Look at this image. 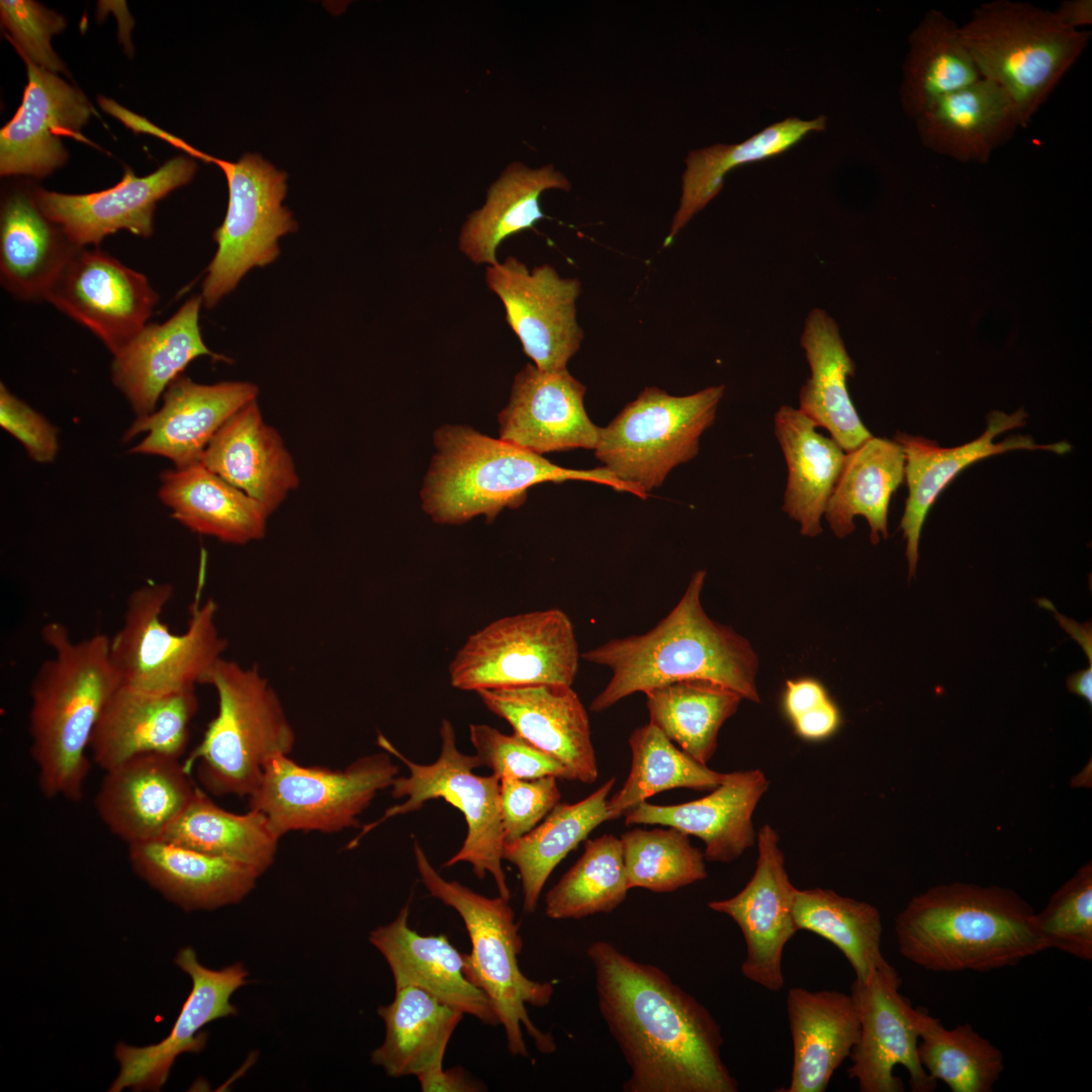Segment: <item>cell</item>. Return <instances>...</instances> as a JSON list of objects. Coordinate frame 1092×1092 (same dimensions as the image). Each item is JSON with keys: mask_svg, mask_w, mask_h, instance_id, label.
<instances>
[{"mask_svg": "<svg viewBox=\"0 0 1092 1092\" xmlns=\"http://www.w3.org/2000/svg\"><path fill=\"white\" fill-rule=\"evenodd\" d=\"M0 426L37 463L53 462L59 452V430L41 414L0 384Z\"/></svg>", "mask_w": 1092, "mask_h": 1092, "instance_id": "56", "label": "cell"}, {"mask_svg": "<svg viewBox=\"0 0 1092 1092\" xmlns=\"http://www.w3.org/2000/svg\"><path fill=\"white\" fill-rule=\"evenodd\" d=\"M798 408L782 405L775 415V435L788 469L783 511L799 523L804 536L822 532L821 518L839 476L845 452L816 431Z\"/></svg>", "mask_w": 1092, "mask_h": 1092, "instance_id": "40", "label": "cell"}, {"mask_svg": "<svg viewBox=\"0 0 1092 1092\" xmlns=\"http://www.w3.org/2000/svg\"><path fill=\"white\" fill-rule=\"evenodd\" d=\"M826 117L811 120L788 117L776 122L748 140L734 145L716 144L691 151L681 176V195L672 217L664 247L672 244L676 235L699 211L721 191L724 178L734 168L780 155L811 132L826 127Z\"/></svg>", "mask_w": 1092, "mask_h": 1092, "instance_id": "42", "label": "cell"}, {"mask_svg": "<svg viewBox=\"0 0 1092 1092\" xmlns=\"http://www.w3.org/2000/svg\"><path fill=\"white\" fill-rule=\"evenodd\" d=\"M580 654L567 614L557 608L499 618L472 633L449 664L462 691L572 686Z\"/></svg>", "mask_w": 1092, "mask_h": 1092, "instance_id": "12", "label": "cell"}, {"mask_svg": "<svg viewBox=\"0 0 1092 1092\" xmlns=\"http://www.w3.org/2000/svg\"><path fill=\"white\" fill-rule=\"evenodd\" d=\"M469 737L481 766L490 768L499 780L552 776L574 781L559 760L515 734H504L486 724H470Z\"/></svg>", "mask_w": 1092, "mask_h": 1092, "instance_id": "53", "label": "cell"}, {"mask_svg": "<svg viewBox=\"0 0 1092 1092\" xmlns=\"http://www.w3.org/2000/svg\"><path fill=\"white\" fill-rule=\"evenodd\" d=\"M1025 420L1026 414L1022 410L1011 415L992 412L987 418V428L979 438L951 448L939 447L921 436L896 434L895 441L901 445L905 455L908 487L900 527L906 539L909 578L916 572L919 540L928 512L939 493L961 471L984 458L1007 451L1044 450L1065 454L1071 450L1069 443L1037 444L1027 435H1012L994 442L997 435L1022 427Z\"/></svg>", "mask_w": 1092, "mask_h": 1092, "instance_id": "22", "label": "cell"}, {"mask_svg": "<svg viewBox=\"0 0 1092 1092\" xmlns=\"http://www.w3.org/2000/svg\"><path fill=\"white\" fill-rule=\"evenodd\" d=\"M570 188L568 179L552 165L531 169L519 162L511 164L487 190L484 204L461 226L459 251L475 265H496L499 245L545 216L539 203L541 194Z\"/></svg>", "mask_w": 1092, "mask_h": 1092, "instance_id": "39", "label": "cell"}, {"mask_svg": "<svg viewBox=\"0 0 1092 1092\" xmlns=\"http://www.w3.org/2000/svg\"><path fill=\"white\" fill-rule=\"evenodd\" d=\"M0 14L12 44L23 59L55 74L65 72L51 44L52 36L66 25L60 14L30 0H1Z\"/></svg>", "mask_w": 1092, "mask_h": 1092, "instance_id": "54", "label": "cell"}, {"mask_svg": "<svg viewBox=\"0 0 1092 1092\" xmlns=\"http://www.w3.org/2000/svg\"><path fill=\"white\" fill-rule=\"evenodd\" d=\"M901 978L893 968L874 972L864 980L854 979L850 994L856 1002L860 1033L853 1046L847 1076L860 1092H903L901 1078L894 1074L903 1066L913 1092H932L936 1082L920 1064L919 1012L899 989Z\"/></svg>", "mask_w": 1092, "mask_h": 1092, "instance_id": "17", "label": "cell"}, {"mask_svg": "<svg viewBox=\"0 0 1092 1092\" xmlns=\"http://www.w3.org/2000/svg\"><path fill=\"white\" fill-rule=\"evenodd\" d=\"M408 914L407 903L393 921L369 934L370 943L390 968L395 989L420 988L482 1023L499 1024L486 994L468 979L464 953L445 934L422 935L412 929Z\"/></svg>", "mask_w": 1092, "mask_h": 1092, "instance_id": "30", "label": "cell"}, {"mask_svg": "<svg viewBox=\"0 0 1092 1092\" xmlns=\"http://www.w3.org/2000/svg\"><path fill=\"white\" fill-rule=\"evenodd\" d=\"M201 295L187 299L167 321L148 323L115 353L110 365L114 386L123 394L133 413L145 417L157 410L167 387L194 359L209 356L231 360L208 349L199 327Z\"/></svg>", "mask_w": 1092, "mask_h": 1092, "instance_id": "29", "label": "cell"}, {"mask_svg": "<svg viewBox=\"0 0 1092 1092\" xmlns=\"http://www.w3.org/2000/svg\"><path fill=\"white\" fill-rule=\"evenodd\" d=\"M1057 618H1058L1060 624L1063 626V628H1065L1067 630V632L1070 633L1071 636L1076 641H1078V643L1081 645V647L1083 648V650L1087 654V656L1089 658V661L1092 662V660H1091V655H1092V652H1091V649H1092L1091 648L1092 647L1091 641L1092 640L1091 639H1092V637H1091L1090 625H1088V624L1079 625V624H1077V622L1072 621V620H1070V619H1068V618H1066V617H1064V616H1062L1061 614H1058V613H1057Z\"/></svg>", "mask_w": 1092, "mask_h": 1092, "instance_id": "61", "label": "cell"}, {"mask_svg": "<svg viewBox=\"0 0 1092 1092\" xmlns=\"http://www.w3.org/2000/svg\"><path fill=\"white\" fill-rule=\"evenodd\" d=\"M476 694L515 735L559 760L574 781L596 782L599 770L588 716L571 686L531 685Z\"/></svg>", "mask_w": 1092, "mask_h": 1092, "instance_id": "26", "label": "cell"}, {"mask_svg": "<svg viewBox=\"0 0 1092 1092\" xmlns=\"http://www.w3.org/2000/svg\"><path fill=\"white\" fill-rule=\"evenodd\" d=\"M599 1011L630 1076L624 1092H736L711 1012L660 968L605 940L587 948Z\"/></svg>", "mask_w": 1092, "mask_h": 1092, "instance_id": "1", "label": "cell"}, {"mask_svg": "<svg viewBox=\"0 0 1092 1092\" xmlns=\"http://www.w3.org/2000/svg\"><path fill=\"white\" fill-rule=\"evenodd\" d=\"M37 207L31 191L8 195L0 217V281L23 301L44 300L48 290L77 250Z\"/></svg>", "mask_w": 1092, "mask_h": 1092, "instance_id": "37", "label": "cell"}, {"mask_svg": "<svg viewBox=\"0 0 1092 1092\" xmlns=\"http://www.w3.org/2000/svg\"><path fill=\"white\" fill-rule=\"evenodd\" d=\"M162 839L243 863L261 876L272 866L280 837L263 813L226 811L196 787Z\"/></svg>", "mask_w": 1092, "mask_h": 1092, "instance_id": "45", "label": "cell"}, {"mask_svg": "<svg viewBox=\"0 0 1092 1092\" xmlns=\"http://www.w3.org/2000/svg\"><path fill=\"white\" fill-rule=\"evenodd\" d=\"M223 172L229 187L224 219L214 231L217 245L202 284V301L213 307L234 290L253 267H264L279 255L278 240L297 230L289 209L282 205L287 175L258 154H245L237 162L209 157Z\"/></svg>", "mask_w": 1092, "mask_h": 1092, "instance_id": "14", "label": "cell"}, {"mask_svg": "<svg viewBox=\"0 0 1092 1092\" xmlns=\"http://www.w3.org/2000/svg\"><path fill=\"white\" fill-rule=\"evenodd\" d=\"M398 774L390 753L368 754L345 769L302 766L278 754L265 764L248 797L279 837L292 831L334 833L358 826V816Z\"/></svg>", "mask_w": 1092, "mask_h": 1092, "instance_id": "13", "label": "cell"}, {"mask_svg": "<svg viewBox=\"0 0 1092 1092\" xmlns=\"http://www.w3.org/2000/svg\"><path fill=\"white\" fill-rule=\"evenodd\" d=\"M177 967L192 981V989L186 998L169 1034L161 1041L132 1046L118 1042L114 1056L119 1073L109 1087L110 1092L123 1089L133 1091H158L166 1083L171 1068L181 1054L198 1053L204 1049L207 1034L201 1028L222 1017L236 1015L232 1004L233 994L246 985L248 971L241 963L220 970L201 965L195 950L180 949L174 960Z\"/></svg>", "mask_w": 1092, "mask_h": 1092, "instance_id": "20", "label": "cell"}, {"mask_svg": "<svg viewBox=\"0 0 1092 1092\" xmlns=\"http://www.w3.org/2000/svg\"><path fill=\"white\" fill-rule=\"evenodd\" d=\"M44 300L88 329L114 355L148 324L159 294L143 273L98 247H82Z\"/></svg>", "mask_w": 1092, "mask_h": 1092, "instance_id": "16", "label": "cell"}, {"mask_svg": "<svg viewBox=\"0 0 1092 1092\" xmlns=\"http://www.w3.org/2000/svg\"><path fill=\"white\" fill-rule=\"evenodd\" d=\"M557 778L505 779L499 784L504 843L513 842L535 828L559 803Z\"/></svg>", "mask_w": 1092, "mask_h": 1092, "instance_id": "55", "label": "cell"}, {"mask_svg": "<svg viewBox=\"0 0 1092 1092\" xmlns=\"http://www.w3.org/2000/svg\"><path fill=\"white\" fill-rule=\"evenodd\" d=\"M1036 928L1046 948L1083 961L1092 960V864L1082 866L1035 913Z\"/></svg>", "mask_w": 1092, "mask_h": 1092, "instance_id": "52", "label": "cell"}, {"mask_svg": "<svg viewBox=\"0 0 1092 1092\" xmlns=\"http://www.w3.org/2000/svg\"><path fill=\"white\" fill-rule=\"evenodd\" d=\"M915 121L926 149L965 163H986L1023 127L1009 94L983 78L939 98Z\"/></svg>", "mask_w": 1092, "mask_h": 1092, "instance_id": "32", "label": "cell"}, {"mask_svg": "<svg viewBox=\"0 0 1092 1092\" xmlns=\"http://www.w3.org/2000/svg\"><path fill=\"white\" fill-rule=\"evenodd\" d=\"M1054 13L1064 25L1079 29L1080 26L1092 23V1L1066 0Z\"/></svg>", "mask_w": 1092, "mask_h": 1092, "instance_id": "60", "label": "cell"}, {"mask_svg": "<svg viewBox=\"0 0 1092 1092\" xmlns=\"http://www.w3.org/2000/svg\"><path fill=\"white\" fill-rule=\"evenodd\" d=\"M377 1013L385 1036L371 1061L395 1078H418L442 1068L449 1040L464 1015L413 986L396 988L393 1000L378 1007Z\"/></svg>", "mask_w": 1092, "mask_h": 1092, "instance_id": "38", "label": "cell"}, {"mask_svg": "<svg viewBox=\"0 0 1092 1092\" xmlns=\"http://www.w3.org/2000/svg\"><path fill=\"white\" fill-rule=\"evenodd\" d=\"M23 60L27 85L17 112L0 131V174L42 177L66 162L63 136L88 143L81 128L95 111L76 87Z\"/></svg>", "mask_w": 1092, "mask_h": 1092, "instance_id": "21", "label": "cell"}, {"mask_svg": "<svg viewBox=\"0 0 1092 1092\" xmlns=\"http://www.w3.org/2000/svg\"><path fill=\"white\" fill-rule=\"evenodd\" d=\"M173 586L152 582L127 597L122 623L109 638V652L120 684L149 694L195 689L222 657L225 640L216 625L213 600L191 607L187 629L172 632L162 620Z\"/></svg>", "mask_w": 1092, "mask_h": 1092, "instance_id": "10", "label": "cell"}, {"mask_svg": "<svg viewBox=\"0 0 1092 1092\" xmlns=\"http://www.w3.org/2000/svg\"><path fill=\"white\" fill-rule=\"evenodd\" d=\"M195 171L192 159L177 157L145 177L126 168L122 179L105 190L66 194L34 188L31 194L39 210L76 246L98 247L107 236L122 230L150 237L157 202L189 183Z\"/></svg>", "mask_w": 1092, "mask_h": 1092, "instance_id": "19", "label": "cell"}, {"mask_svg": "<svg viewBox=\"0 0 1092 1092\" xmlns=\"http://www.w3.org/2000/svg\"><path fill=\"white\" fill-rule=\"evenodd\" d=\"M420 879L429 894L453 908L461 917L471 942L464 953L468 979L488 997L503 1025L507 1046L514 1057L528 1058L524 1031L542 1054H551L556 1043L550 1033L531 1020L527 1006L544 1007L554 988L549 982L528 978L520 969L523 941L509 900L488 898L456 882L444 879L432 866L422 846L414 843Z\"/></svg>", "mask_w": 1092, "mask_h": 1092, "instance_id": "6", "label": "cell"}, {"mask_svg": "<svg viewBox=\"0 0 1092 1092\" xmlns=\"http://www.w3.org/2000/svg\"><path fill=\"white\" fill-rule=\"evenodd\" d=\"M705 578V570L695 572L674 608L651 630L611 639L580 655L612 673L590 703L592 712H603L630 695L682 679L711 680L742 699L759 702L757 656L745 638L706 614L701 603Z\"/></svg>", "mask_w": 1092, "mask_h": 1092, "instance_id": "2", "label": "cell"}, {"mask_svg": "<svg viewBox=\"0 0 1092 1092\" xmlns=\"http://www.w3.org/2000/svg\"><path fill=\"white\" fill-rule=\"evenodd\" d=\"M1090 783H1091V763L1089 762V763H1088V764H1087V765L1085 766V768H1083V769H1082V770H1081V771H1080L1079 774H1077V776H1076V777H1075V778L1073 779V786H1074V787H1081V786H1084V787H1088V786H1089V787H1090V786H1091V784H1090Z\"/></svg>", "mask_w": 1092, "mask_h": 1092, "instance_id": "63", "label": "cell"}, {"mask_svg": "<svg viewBox=\"0 0 1092 1092\" xmlns=\"http://www.w3.org/2000/svg\"><path fill=\"white\" fill-rule=\"evenodd\" d=\"M960 27L942 11L931 9L909 35L900 94L910 117L915 119L939 98L982 78Z\"/></svg>", "mask_w": 1092, "mask_h": 1092, "instance_id": "44", "label": "cell"}, {"mask_svg": "<svg viewBox=\"0 0 1092 1092\" xmlns=\"http://www.w3.org/2000/svg\"><path fill=\"white\" fill-rule=\"evenodd\" d=\"M423 1092H475L482 1090V1085L473 1080L461 1068L444 1067L417 1078Z\"/></svg>", "mask_w": 1092, "mask_h": 1092, "instance_id": "59", "label": "cell"}, {"mask_svg": "<svg viewBox=\"0 0 1092 1092\" xmlns=\"http://www.w3.org/2000/svg\"><path fill=\"white\" fill-rule=\"evenodd\" d=\"M620 841L629 889L669 893L708 876L704 853L674 827L634 828Z\"/></svg>", "mask_w": 1092, "mask_h": 1092, "instance_id": "51", "label": "cell"}, {"mask_svg": "<svg viewBox=\"0 0 1092 1092\" xmlns=\"http://www.w3.org/2000/svg\"><path fill=\"white\" fill-rule=\"evenodd\" d=\"M258 393L247 381L201 384L180 375L165 390L161 406L135 418L123 440L146 434L130 453L167 458L175 467L193 464L222 425Z\"/></svg>", "mask_w": 1092, "mask_h": 1092, "instance_id": "23", "label": "cell"}, {"mask_svg": "<svg viewBox=\"0 0 1092 1092\" xmlns=\"http://www.w3.org/2000/svg\"><path fill=\"white\" fill-rule=\"evenodd\" d=\"M787 1014L793 1043L787 1092H824L858 1040L860 1019L851 994L836 990L788 991Z\"/></svg>", "mask_w": 1092, "mask_h": 1092, "instance_id": "34", "label": "cell"}, {"mask_svg": "<svg viewBox=\"0 0 1092 1092\" xmlns=\"http://www.w3.org/2000/svg\"><path fill=\"white\" fill-rule=\"evenodd\" d=\"M755 870L744 888L708 907L730 917L741 930L746 953L741 973L767 991L784 988L782 968L787 943L799 931L794 920L797 888L792 884L780 847V836L768 824L757 835Z\"/></svg>", "mask_w": 1092, "mask_h": 1092, "instance_id": "18", "label": "cell"}, {"mask_svg": "<svg viewBox=\"0 0 1092 1092\" xmlns=\"http://www.w3.org/2000/svg\"><path fill=\"white\" fill-rule=\"evenodd\" d=\"M1067 686L1071 693L1083 698L1091 706L1092 666L1071 674L1067 680Z\"/></svg>", "mask_w": 1092, "mask_h": 1092, "instance_id": "62", "label": "cell"}, {"mask_svg": "<svg viewBox=\"0 0 1092 1092\" xmlns=\"http://www.w3.org/2000/svg\"><path fill=\"white\" fill-rule=\"evenodd\" d=\"M197 710L195 689L158 695L120 684L94 728L89 745L94 762L106 771L145 754L180 758Z\"/></svg>", "mask_w": 1092, "mask_h": 1092, "instance_id": "27", "label": "cell"}, {"mask_svg": "<svg viewBox=\"0 0 1092 1092\" xmlns=\"http://www.w3.org/2000/svg\"><path fill=\"white\" fill-rule=\"evenodd\" d=\"M158 495L190 531L242 545L265 536L268 513L200 461L160 475Z\"/></svg>", "mask_w": 1092, "mask_h": 1092, "instance_id": "36", "label": "cell"}, {"mask_svg": "<svg viewBox=\"0 0 1092 1092\" xmlns=\"http://www.w3.org/2000/svg\"><path fill=\"white\" fill-rule=\"evenodd\" d=\"M904 478L905 455L896 441L873 436L846 453L824 513L834 535L851 534L854 518L861 516L873 544L887 539L890 500Z\"/></svg>", "mask_w": 1092, "mask_h": 1092, "instance_id": "41", "label": "cell"}, {"mask_svg": "<svg viewBox=\"0 0 1092 1092\" xmlns=\"http://www.w3.org/2000/svg\"><path fill=\"white\" fill-rule=\"evenodd\" d=\"M199 461L257 500L269 516L299 484L292 456L279 432L264 421L257 400L222 425Z\"/></svg>", "mask_w": 1092, "mask_h": 1092, "instance_id": "31", "label": "cell"}, {"mask_svg": "<svg viewBox=\"0 0 1092 1092\" xmlns=\"http://www.w3.org/2000/svg\"><path fill=\"white\" fill-rule=\"evenodd\" d=\"M585 391L567 368L544 371L527 363L515 376L509 402L498 414L499 439L539 455L595 450L601 428L586 414Z\"/></svg>", "mask_w": 1092, "mask_h": 1092, "instance_id": "24", "label": "cell"}, {"mask_svg": "<svg viewBox=\"0 0 1092 1092\" xmlns=\"http://www.w3.org/2000/svg\"><path fill=\"white\" fill-rule=\"evenodd\" d=\"M41 636L53 656L40 664L29 689L30 753L42 795L76 802L90 770L87 750L94 728L120 679L109 637L75 641L57 622L44 625Z\"/></svg>", "mask_w": 1092, "mask_h": 1092, "instance_id": "3", "label": "cell"}, {"mask_svg": "<svg viewBox=\"0 0 1092 1092\" xmlns=\"http://www.w3.org/2000/svg\"><path fill=\"white\" fill-rule=\"evenodd\" d=\"M620 838L587 840L576 862L548 891L545 913L555 920L610 913L629 891Z\"/></svg>", "mask_w": 1092, "mask_h": 1092, "instance_id": "50", "label": "cell"}, {"mask_svg": "<svg viewBox=\"0 0 1092 1092\" xmlns=\"http://www.w3.org/2000/svg\"><path fill=\"white\" fill-rule=\"evenodd\" d=\"M179 759L145 754L105 771L95 808L127 845L162 839L190 802L196 787Z\"/></svg>", "mask_w": 1092, "mask_h": 1092, "instance_id": "25", "label": "cell"}, {"mask_svg": "<svg viewBox=\"0 0 1092 1092\" xmlns=\"http://www.w3.org/2000/svg\"><path fill=\"white\" fill-rule=\"evenodd\" d=\"M434 446L436 453L421 498L423 510L441 525H462L479 515L492 522L504 509L522 506L530 487L548 481H593L642 499L647 497L606 467L564 468L470 427L446 425L437 429Z\"/></svg>", "mask_w": 1092, "mask_h": 1092, "instance_id": "5", "label": "cell"}, {"mask_svg": "<svg viewBox=\"0 0 1092 1092\" xmlns=\"http://www.w3.org/2000/svg\"><path fill=\"white\" fill-rule=\"evenodd\" d=\"M724 391L716 385L675 396L644 388L600 429L596 457L616 478L647 493L698 455L700 437L713 425Z\"/></svg>", "mask_w": 1092, "mask_h": 1092, "instance_id": "11", "label": "cell"}, {"mask_svg": "<svg viewBox=\"0 0 1092 1092\" xmlns=\"http://www.w3.org/2000/svg\"><path fill=\"white\" fill-rule=\"evenodd\" d=\"M794 920L798 930L815 933L836 946L857 980L893 968L881 949L880 912L868 902L841 896L830 889H797Z\"/></svg>", "mask_w": 1092, "mask_h": 1092, "instance_id": "47", "label": "cell"}, {"mask_svg": "<svg viewBox=\"0 0 1092 1092\" xmlns=\"http://www.w3.org/2000/svg\"><path fill=\"white\" fill-rule=\"evenodd\" d=\"M918 1058L927 1075L951 1092H991L1004 1071L1002 1052L971 1024L946 1028L919 1012Z\"/></svg>", "mask_w": 1092, "mask_h": 1092, "instance_id": "49", "label": "cell"}, {"mask_svg": "<svg viewBox=\"0 0 1092 1092\" xmlns=\"http://www.w3.org/2000/svg\"><path fill=\"white\" fill-rule=\"evenodd\" d=\"M801 346L810 367V377L801 387L799 411L816 428L826 429L848 453L871 437L847 390V378L854 373L836 322L823 309H812L804 324Z\"/></svg>", "mask_w": 1092, "mask_h": 1092, "instance_id": "35", "label": "cell"}, {"mask_svg": "<svg viewBox=\"0 0 1092 1092\" xmlns=\"http://www.w3.org/2000/svg\"><path fill=\"white\" fill-rule=\"evenodd\" d=\"M840 722L839 710L830 699L792 720L795 732L806 740H821L831 736Z\"/></svg>", "mask_w": 1092, "mask_h": 1092, "instance_id": "58", "label": "cell"}, {"mask_svg": "<svg viewBox=\"0 0 1092 1092\" xmlns=\"http://www.w3.org/2000/svg\"><path fill=\"white\" fill-rule=\"evenodd\" d=\"M767 789L762 770H737L725 774L698 800L676 805L642 802L624 814L625 823L674 827L704 841L706 861L731 862L755 841L752 815Z\"/></svg>", "mask_w": 1092, "mask_h": 1092, "instance_id": "28", "label": "cell"}, {"mask_svg": "<svg viewBox=\"0 0 1092 1092\" xmlns=\"http://www.w3.org/2000/svg\"><path fill=\"white\" fill-rule=\"evenodd\" d=\"M960 29L981 77L1009 94L1022 126L1048 100L1091 37L1090 31L1064 25L1054 11L1011 0L979 5Z\"/></svg>", "mask_w": 1092, "mask_h": 1092, "instance_id": "8", "label": "cell"}, {"mask_svg": "<svg viewBox=\"0 0 1092 1092\" xmlns=\"http://www.w3.org/2000/svg\"><path fill=\"white\" fill-rule=\"evenodd\" d=\"M611 778L583 800L557 804L543 822L519 839L504 843L503 859L517 867L523 890V909L535 911L540 894L556 866L600 824L612 820L608 796Z\"/></svg>", "mask_w": 1092, "mask_h": 1092, "instance_id": "43", "label": "cell"}, {"mask_svg": "<svg viewBox=\"0 0 1092 1092\" xmlns=\"http://www.w3.org/2000/svg\"><path fill=\"white\" fill-rule=\"evenodd\" d=\"M629 746L632 754L629 775L623 787L607 802L612 820L662 791L677 788L712 791L725 775L675 747L651 723L632 732Z\"/></svg>", "mask_w": 1092, "mask_h": 1092, "instance_id": "48", "label": "cell"}, {"mask_svg": "<svg viewBox=\"0 0 1092 1092\" xmlns=\"http://www.w3.org/2000/svg\"><path fill=\"white\" fill-rule=\"evenodd\" d=\"M644 694L649 723L703 764L714 755L722 725L743 700L735 691L706 679L670 681Z\"/></svg>", "mask_w": 1092, "mask_h": 1092, "instance_id": "46", "label": "cell"}, {"mask_svg": "<svg viewBox=\"0 0 1092 1092\" xmlns=\"http://www.w3.org/2000/svg\"><path fill=\"white\" fill-rule=\"evenodd\" d=\"M824 686L814 678L787 680L783 697V706L792 721L800 715L828 701Z\"/></svg>", "mask_w": 1092, "mask_h": 1092, "instance_id": "57", "label": "cell"}, {"mask_svg": "<svg viewBox=\"0 0 1092 1092\" xmlns=\"http://www.w3.org/2000/svg\"><path fill=\"white\" fill-rule=\"evenodd\" d=\"M895 934L900 953L931 972H989L1048 949L1032 908L999 886L931 887L898 914Z\"/></svg>", "mask_w": 1092, "mask_h": 1092, "instance_id": "4", "label": "cell"}, {"mask_svg": "<svg viewBox=\"0 0 1092 1092\" xmlns=\"http://www.w3.org/2000/svg\"><path fill=\"white\" fill-rule=\"evenodd\" d=\"M484 279L533 364L544 371L566 369L583 340L576 317L580 281L561 277L549 264L530 270L514 256L486 266Z\"/></svg>", "mask_w": 1092, "mask_h": 1092, "instance_id": "15", "label": "cell"}, {"mask_svg": "<svg viewBox=\"0 0 1092 1092\" xmlns=\"http://www.w3.org/2000/svg\"><path fill=\"white\" fill-rule=\"evenodd\" d=\"M134 873L184 911L241 902L260 875L253 869L164 839L128 845Z\"/></svg>", "mask_w": 1092, "mask_h": 1092, "instance_id": "33", "label": "cell"}, {"mask_svg": "<svg viewBox=\"0 0 1092 1092\" xmlns=\"http://www.w3.org/2000/svg\"><path fill=\"white\" fill-rule=\"evenodd\" d=\"M203 685L216 691L218 711L184 767L189 774L197 764L198 779L209 794L249 797L266 762L292 750L293 728L256 665L247 668L220 657Z\"/></svg>", "mask_w": 1092, "mask_h": 1092, "instance_id": "7", "label": "cell"}, {"mask_svg": "<svg viewBox=\"0 0 1092 1092\" xmlns=\"http://www.w3.org/2000/svg\"><path fill=\"white\" fill-rule=\"evenodd\" d=\"M440 737L438 758L430 764H419L405 757L383 735H378V745L408 769L407 777H396L391 785L392 797H405L406 800L387 808L380 818L363 826L347 848H354L367 833L386 820L418 811L427 801L440 798L457 808L467 825L462 846L443 867L470 863L476 878L482 880L487 874L490 875L498 896L510 901L511 892L502 867L504 832L499 804L500 780L493 774L478 776L473 772L474 768L481 766L480 761L476 755L465 754L457 748L454 727L447 719L441 722Z\"/></svg>", "mask_w": 1092, "mask_h": 1092, "instance_id": "9", "label": "cell"}]
</instances>
